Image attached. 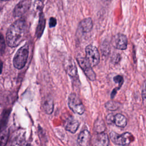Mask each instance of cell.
<instances>
[{"label": "cell", "instance_id": "obj_8", "mask_svg": "<svg viewBox=\"0 0 146 146\" xmlns=\"http://www.w3.org/2000/svg\"><path fill=\"white\" fill-rule=\"evenodd\" d=\"M90 143L92 146H108L110 139L106 133H97L91 137Z\"/></svg>", "mask_w": 146, "mask_h": 146}, {"label": "cell", "instance_id": "obj_17", "mask_svg": "<svg viewBox=\"0 0 146 146\" xmlns=\"http://www.w3.org/2000/svg\"><path fill=\"white\" fill-rule=\"evenodd\" d=\"M94 129L98 133L103 132L106 129V124L104 120L101 119H97L94 124Z\"/></svg>", "mask_w": 146, "mask_h": 146}, {"label": "cell", "instance_id": "obj_11", "mask_svg": "<svg viewBox=\"0 0 146 146\" xmlns=\"http://www.w3.org/2000/svg\"><path fill=\"white\" fill-rule=\"evenodd\" d=\"M91 135L88 130H83L79 133L78 139L77 143L78 146H88L90 142Z\"/></svg>", "mask_w": 146, "mask_h": 146}, {"label": "cell", "instance_id": "obj_20", "mask_svg": "<svg viewBox=\"0 0 146 146\" xmlns=\"http://www.w3.org/2000/svg\"><path fill=\"white\" fill-rule=\"evenodd\" d=\"M10 146H31L26 143L22 137H17L15 139Z\"/></svg>", "mask_w": 146, "mask_h": 146}, {"label": "cell", "instance_id": "obj_1", "mask_svg": "<svg viewBox=\"0 0 146 146\" xmlns=\"http://www.w3.org/2000/svg\"><path fill=\"white\" fill-rule=\"evenodd\" d=\"M27 33V25L25 20L19 19L12 23L6 33V42L11 47L18 46L25 39Z\"/></svg>", "mask_w": 146, "mask_h": 146}, {"label": "cell", "instance_id": "obj_3", "mask_svg": "<svg viewBox=\"0 0 146 146\" xmlns=\"http://www.w3.org/2000/svg\"><path fill=\"white\" fill-rule=\"evenodd\" d=\"M68 106L72 112L78 115H82L85 111V108L80 99L75 93H71L69 95Z\"/></svg>", "mask_w": 146, "mask_h": 146}, {"label": "cell", "instance_id": "obj_21", "mask_svg": "<svg viewBox=\"0 0 146 146\" xmlns=\"http://www.w3.org/2000/svg\"><path fill=\"white\" fill-rule=\"evenodd\" d=\"M113 81L116 83H118L119 86L118 87H117V88L118 90H119L121 86L123 85V82H124V79H123V77L121 76V75H117L116 76H115L113 77Z\"/></svg>", "mask_w": 146, "mask_h": 146}, {"label": "cell", "instance_id": "obj_14", "mask_svg": "<svg viewBox=\"0 0 146 146\" xmlns=\"http://www.w3.org/2000/svg\"><path fill=\"white\" fill-rule=\"evenodd\" d=\"M42 107L44 111L47 114H51L54 109L53 99L51 96H47L45 98L42 103Z\"/></svg>", "mask_w": 146, "mask_h": 146}, {"label": "cell", "instance_id": "obj_2", "mask_svg": "<svg viewBox=\"0 0 146 146\" xmlns=\"http://www.w3.org/2000/svg\"><path fill=\"white\" fill-rule=\"evenodd\" d=\"M29 56V46L25 45L18 49L13 59L14 66L17 69L22 68L26 64Z\"/></svg>", "mask_w": 146, "mask_h": 146}, {"label": "cell", "instance_id": "obj_6", "mask_svg": "<svg viewBox=\"0 0 146 146\" xmlns=\"http://www.w3.org/2000/svg\"><path fill=\"white\" fill-rule=\"evenodd\" d=\"M76 60L86 76L91 81L95 80L96 79V74L86 58L78 56L76 58Z\"/></svg>", "mask_w": 146, "mask_h": 146}, {"label": "cell", "instance_id": "obj_9", "mask_svg": "<svg viewBox=\"0 0 146 146\" xmlns=\"http://www.w3.org/2000/svg\"><path fill=\"white\" fill-rule=\"evenodd\" d=\"M64 68L66 72L71 78H75L78 75L77 67L74 59L71 57H69L65 60Z\"/></svg>", "mask_w": 146, "mask_h": 146}, {"label": "cell", "instance_id": "obj_22", "mask_svg": "<svg viewBox=\"0 0 146 146\" xmlns=\"http://www.w3.org/2000/svg\"><path fill=\"white\" fill-rule=\"evenodd\" d=\"M6 48L5 41L3 35L0 33V54H3L5 52Z\"/></svg>", "mask_w": 146, "mask_h": 146}, {"label": "cell", "instance_id": "obj_15", "mask_svg": "<svg viewBox=\"0 0 146 146\" xmlns=\"http://www.w3.org/2000/svg\"><path fill=\"white\" fill-rule=\"evenodd\" d=\"M113 123L119 127L124 128L127 124V120L123 115L121 113H117L114 115Z\"/></svg>", "mask_w": 146, "mask_h": 146}, {"label": "cell", "instance_id": "obj_10", "mask_svg": "<svg viewBox=\"0 0 146 146\" xmlns=\"http://www.w3.org/2000/svg\"><path fill=\"white\" fill-rule=\"evenodd\" d=\"M30 1H21L15 6L14 9V15L15 17H20L24 14L30 7Z\"/></svg>", "mask_w": 146, "mask_h": 146}, {"label": "cell", "instance_id": "obj_24", "mask_svg": "<svg viewBox=\"0 0 146 146\" xmlns=\"http://www.w3.org/2000/svg\"><path fill=\"white\" fill-rule=\"evenodd\" d=\"M113 117H114V115H113L112 113H109L107 117H106V120L107 121V123L109 124H112L113 123Z\"/></svg>", "mask_w": 146, "mask_h": 146}, {"label": "cell", "instance_id": "obj_16", "mask_svg": "<svg viewBox=\"0 0 146 146\" xmlns=\"http://www.w3.org/2000/svg\"><path fill=\"white\" fill-rule=\"evenodd\" d=\"M45 23H46V21H45L44 16L43 13H40L39 15L38 24L36 30V36L37 38H40L42 35L44 29Z\"/></svg>", "mask_w": 146, "mask_h": 146}, {"label": "cell", "instance_id": "obj_23", "mask_svg": "<svg viewBox=\"0 0 146 146\" xmlns=\"http://www.w3.org/2000/svg\"><path fill=\"white\" fill-rule=\"evenodd\" d=\"M141 97L143 103L145 107H146V80L143 83L142 92H141Z\"/></svg>", "mask_w": 146, "mask_h": 146}, {"label": "cell", "instance_id": "obj_19", "mask_svg": "<svg viewBox=\"0 0 146 146\" xmlns=\"http://www.w3.org/2000/svg\"><path fill=\"white\" fill-rule=\"evenodd\" d=\"M120 103L113 100H109L105 104V107L110 111L117 110L120 107Z\"/></svg>", "mask_w": 146, "mask_h": 146}, {"label": "cell", "instance_id": "obj_18", "mask_svg": "<svg viewBox=\"0 0 146 146\" xmlns=\"http://www.w3.org/2000/svg\"><path fill=\"white\" fill-rule=\"evenodd\" d=\"M9 138V131L6 129L0 130V146H6Z\"/></svg>", "mask_w": 146, "mask_h": 146}, {"label": "cell", "instance_id": "obj_4", "mask_svg": "<svg viewBox=\"0 0 146 146\" xmlns=\"http://www.w3.org/2000/svg\"><path fill=\"white\" fill-rule=\"evenodd\" d=\"M86 59L91 67L98 65L100 62V54L97 47L92 44L87 46L85 48Z\"/></svg>", "mask_w": 146, "mask_h": 146}, {"label": "cell", "instance_id": "obj_13", "mask_svg": "<svg viewBox=\"0 0 146 146\" xmlns=\"http://www.w3.org/2000/svg\"><path fill=\"white\" fill-rule=\"evenodd\" d=\"M93 27L92 20L91 18H86L82 19L79 24V28L83 33L90 32Z\"/></svg>", "mask_w": 146, "mask_h": 146}, {"label": "cell", "instance_id": "obj_25", "mask_svg": "<svg viewBox=\"0 0 146 146\" xmlns=\"http://www.w3.org/2000/svg\"><path fill=\"white\" fill-rule=\"evenodd\" d=\"M56 25V19L54 17H51L49 20V26L50 27H54Z\"/></svg>", "mask_w": 146, "mask_h": 146}, {"label": "cell", "instance_id": "obj_7", "mask_svg": "<svg viewBox=\"0 0 146 146\" xmlns=\"http://www.w3.org/2000/svg\"><path fill=\"white\" fill-rule=\"evenodd\" d=\"M111 43L115 48L124 50L127 48L128 39L124 34L117 33L112 37Z\"/></svg>", "mask_w": 146, "mask_h": 146}, {"label": "cell", "instance_id": "obj_12", "mask_svg": "<svg viewBox=\"0 0 146 146\" xmlns=\"http://www.w3.org/2000/svg\"><path fill=\"white\" fill-rule=\"evenodd\" d=\"M79 126V122L72 117L68 118L65 123V129L72 133H75Z\"/></svg>", "mask_w": 146, "mask_h": 146}, {"label": "cell", "instance_id": "obj_5", "mask_svg": "<svg viewBox=\"0 0 146 146\" xmlns=\"http://www.w3.org/2000/svg\"><path fill=\"white\" fill-rule=\"evenodd\" d=\"M110 137L111 141L115 144L123 146H127L133 140L132 135L129 132H125L119 135L113 131L110 132Z\"/></svg>", "mask_w": 146, "mask_h": 146}, {"label": "cell", "instance_id": "obj_26", "mask_svg": "<svg viewBox=\"0 0 146 146\" xmlns=\"http://www.w3.org/2000/svg\"><path fill=\"white\" fill-rule=\"evenodd\" d=\"M2 68H3V64L2 61L0 60V74H1L2 71Z\"/></svg>", "mask_w": 146, "mask_h": 146}]
</instances>
